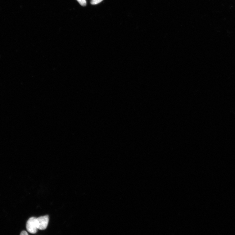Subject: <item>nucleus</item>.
Wrapping results in <instances>:
<instances>
[{"instance_id":"nucleus-4","label":"nucleus","mask_w":235,"mask_h":235,"mask_svg":"<svg viewBox=\"0 0 235 235\" xmlns=\"http://www.w3.org/2000/svg\"><path fill=\"white\" fill-rule=\"evenodd\" d=\"M103 1V0H91V3L92 5H96L100 3Z\"/></svg>"},{"instance_id":"nucleus-1","label":"nucleus","mask_w":235,"mask_h":235,"mask_svg":"<svg viewBox=\"0 0 235 235\" xmlns=\"http://www.w3.org/2000/svg\"><path fill=\"white\" fill-rule=\"evenodd\" d=\"M37 218L35 217L30 218L28 220L26 224V228L27 231L30 233L35 234L38 231L37 222Z\"/></svg>"},{"instance_id":"nucleus-2","label":"nucleus","mask_w":235,"mask_h":235,"mask_svg":"<svg viewBox=\"0 0 235 235\" xmlns=\"http://www.w3.org/2000/svg\"><path fill=\"white\" fill-rule=\"evenodd\" d=\"M49 221V216L46 215L41 216L36 219L37 225L38 229L40 230H44L48 226Z\"/></svg>"},{"instance_id":"nucleus-5","label":"nucleus","mask_w":235,"mask_h":235,"mask_svg":"<svg viewBox=\"0 0 235 235\" xmlns=\"http://www.w3.org/2000/svg\"><path fill=\"white\" fill-rule=\"evenodd\" d=\"M20 235H28V233L27 232H26L25 231H22L21 232V233H20Z\"/></svg>"},{"instance_id":"nucleus-3","label":"nucleus","mask_w":235,"mask_h":235,"mask_svg":"<svg viewBox=\"0 0 235 235\" xmlns=\"http://www.w3.org/2000/svg\"><path fill=\"white\" fill-rule=\"evenodd\" d=\"M77 1L81 6H85L86 5V0H77Z\"/></svg>"}]
</instances>
